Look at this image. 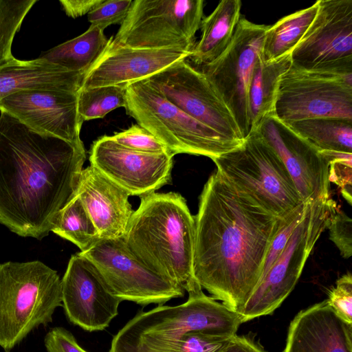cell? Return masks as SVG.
<instances>
[{
    "mask_svg": "<svg viewBox=\"0 0 352 352\" xmlns=\"http://www.w3.org/2000/svg\"><path fill=\"white\" fill-rule=\"evenodd\" d=\"M240 0L221 1L212 12L204 18L201 35L188 57L197 66L208 64L228 47L241 17Z\"/></svg>",
    "mask_w": 352,
    "mask_h": 352,
    "instance_id": "603a6c76",
    "label": "cell"
},
{
    "mask_svg": "<svg viewBox=\"0 0 352 352\" xmlns=\"http://www.w3.org/2000/svg\"><path fill=\"white\" fill-rule=\"evenodd\" d=\"M126 113L173 155H203L212 160L239 146L188 116L165 98L145 80L126 88Z\"/></svg>",
    "mask_w": 352,
    "mask_h": 352,
    "instance_id": "52a82bcc",
    "label": "cell"
},
{
    "mask_svg": "<svg viewBox=\"0 0 352 352\" xmlns=\"http://www.w3.org/2000/svg\"><path fill=\"white\" fill-rule=\"evenodd\" d=\"M268 27L241 16L226 50L212 62L196 67L228 107L244 139L250 130V82Z\"/></svg>",
    "mask_w": 352,
    "mask_h": 352,
    "instance_id": "30bf717a",
    "label": "cell"
},
{
    "mask_svg": "<svg viewBox=\"0 0 352 352\" xmlns=\"http://www.w3.org/2000/svg\"><path fill=\"white\" fill-rule=\"evenodd\" d=\"M126 88L111 85L81 88L78 93V113L82 122L104 118L126 105Z\"/></svg>",
    "mask_w": 352,
    "mask_h": 352,
    "instance_id": "f1b7e54d",
    "label": "cell"
},
{
    "mask_svg": "<svg viewBox=\"0 0 352 352\" xmlns=\"http://www.w3.org/2000/svg\"><path fill=\"white\" fill-rule=\"evenodd\" d=\"M83 143L37 132L0 114V223L23 237L47 236L76 195Z\"/></svg>",
    "mask_w": 352,
    "mask_h": 352,
    "instance_id": "7a4b0ae2",
    "label": "cell"
},
{
    "mask_svg": "<svg viewBox=\"0 0 352 352\" xmlns=\"http://www.w3.org/2000/svg\"><path fill=\"white\" fill-rule=\"evenodd\" d=\"M212 161L237 190L278 218L303 204L283 161L257 129Z\"/></svg>",
    "mask_w": 352,
    "mask_h": 352,
    "instance_id": "8992f818",
    "label": "cell"
},
{
    "mask_svg": "<svg viewBox=\"0 0 352 352\" xmlns=\"http://www.w3.org/2000/svg\"><path fill=\"white\" fill-rule=\"evenodd\" d=\"M37 0H0V66L14 57L12 45L23 21Z\"/></svg>",
    "mask_w": 352,
    "mask_h": 352,
    "instance_id": "f546056e",
    "label": "cell"
},
{
    "mask_svg": "<svg viewBox=\"0 0 352 352\" xmlns=\"http://www.w3.org/2000/svg\"><path fill=\"white\" fill-rule=\"evenodd\" d=\"M215 352H264L258 346L245 337L236 335L232 336L228 342Z\"/></svg>",
    "mask_w": 352,
    "mask_h": 352,
    "instance_id": "f35d334b",
    "label": "cell"
},
{
    "mask_svg": "<svg viewBox=\"0 0 352 352\" xmlns=\"http://www.w3.org/2000/svg\"><path fill=\"white\" fill-rule=\"evenodd\" d=\"M330 240L336 245L344 258L352 255V220L343 211L337 210L327 227Z\"/></svg>",
    "mask_w": 352,
    "mask_h": 352,
    "instance_id": "d590c367",
    "label": "cell"
},
{
    "mask_svg": "<svg viewBox=\"0 0 352 352\" xmlns=\"http://www.w3.org/2000/svg\"><path fill=\"white\" fill-rule=\"evenodd\" d=\"M257 130L283 161L303 203L330 197L329 162L321 151L275 113Z\"/></svg>",
    "mask_w": 352,
    "mask_h": 352,
    "instance_id": "2e32d148",
    "label": "cell"
},
{
    "mask_svg": "<svg viewBox=\"0 0 352 352\" xmlns=\"http://www.w3.org/2000/svg\"><path fill=\"white\" fill-rule=\"evenodd\" d=\"M133 0H102L88 14V21L104 30L108 26L122 23L127 16Z\"/></svg>",
    "mask_w": 352,
    "mask_h": 352,
    "instance_id": "836d02e7",
    "label": "cell"
},
{
    "mask_svg": "<svg viewBox=\"0 0 352 352\" xmlns=\"http://www.w3.org/2000/svg\"><path fill=\"white\" fill-rule=\"evenodd\" d=\"M195 234L185 199L154 192L140 197L122 238L148 269L190 294L202 289L193 274Z\"/></svg>",
    "mask_w": 352,
    "mask_h": 352,
    "instance_id": "3957f363",
    "label": "cell"
},
{
    "mask_svg": "<svg viewBox=\"0 0 352 352\" xmlns=\"http://www.w3.org/2000/svg\"><path fill=\"white\" fill-rule=\"evenodd\" d=\"M317 13L291 53V65L308 72L352 74V0H318Z\"/></svg>",
    "mask_w": 352,
    "mask_h": 352,
    "instance_id": "7c38bea8",
    "label": "cell"
},
{
    "mask_svg": "<svg viewBox=\"0 0 352 352\" xmlns=\"http://www.w3.org/2000/svg\"><path fill=\"white\" fill-rule=\"evenodd\" d=\"M78 253L93 263L109 292L121 302L161 305L184 295L182 287L156 274L138 260L122 238H100L89 249Z\"/></svg>",
    "mask_w": 352,
    "mask_h": 352,
    "instance_id": "4fadbf2b",
    "label": "cell"
},
{
    "mask_svg": "<svg viewBox=\"0 0 352 352\" xmlns=\"http://www.w3.org/2000/svg\"><path fill=\"white\" fill-rule=\"evenodd\" d=\"M204 8L203 0H134L110 45L192 52Z\"/></svg>",
    "mask_w": 352,
    "mask_h": 352,
    "instance_id": "9c48e42d",
    "label": "cell"
},
{
    "mask_svg": "<svg viewBox=\"0 0 352 352\" xmlns=\"http://www.w3.org/2000/svg\"><path fill=\"white\" fill-rule=\"evenodd\" d=\"M62 305L56 271L39 261L0 264V346L5 352L51 322Z\"/></svg>",
    "mask_w": 352,
    "mask_h": 352,
    "instance_id": "5b68a950",
    "label": "cell"
},
{
    "mask_svg": "<svg viewBox=\"0 0 352 352\" xmlns=\"http://www.w3.org/2000/svg\"><path fill=\"white\" fill-rule=\"evenodd\" d=\"M102 239L122 238L134 210L129 195L91 165L82 169L76 195Z\"/></svg>",
    "mask_w": 352,
    "mask_h": 352,
    "instance_id": "ffe728a7",
    "label": "cell"
},
{
    "mask_svg": "<svg viewBox=\"0 0 352 352\" xmlns=\"http://www.w3.org/2000/svg\"><path fill=\"white\" fill-rule=\"evenodd\" d=\"M177 48L142 49L109 44L85 75L81 88L117 85L126 87L186 60L191 54Z\"/></svg>",
    "mask_w": 352,
    "mask_h": 352,
    "instance_id": "d6986e66",
    "label": "cell"
},
{
    "mask_svg": "<svg viewBox=\"0 0 352 352\" xmlns=\"http://www.w3.org/2000/svg\"><path fill=\"white\" fill-rule=\"evenodd\" d=\"M44 343L47 352H87L71 332L60 327L51 329L45 335Z\"/></svg>",
    "mask_w": 352,
    "mask_h": 352,
    "instance_id": "8d00e7d4",
    "label": "cell"
},
{
    "mask_svg": "<svg viewBox=\"0 0 352 352\" xmlns=\"http://www.w3.org/2000/svg\"><path fill=\"white\" fill-rule=\"evenodd\" d=\"M231 338L192 332L182 340L164 343L138 352H215Z\"/></svg>",
    "mask_w": 352,
    "mask_h": 352,
    "instance_id": "4dcf8cb0",
    "label": "cell"
},
{
    "mask_svg": "<svg viewBox=\"0 0 352 352\" xmlns=\"http://www.w3.org/2000/svg\"><path fill=\"white\" fill-rule=\"evenodd\" d=\"M282 219L218 171L212 174L195 217L193 274L201 288L240 314L259 282Z\"/></svg>",
    "mask_w": 352,
    "mask_h": 352,
    "instance_id": "6da1fadb",
    "label": "cell"
},
{
    "mask_svg": "<svg viewBox=\"0 0 352 352\" xmlns=\"http://www.w3.org/2000/svg\"><path fill=\"white\" fill-rule=\"evenodd\" d=\"M85 76L40 57L30 60L14 58L0 66V100L23 90L78 93Z\"/></svg>",
    "mask_w": 352,
    "mask_h": 352,
    "instance_id": "7402d4cb",
    "label": "cell"
},
{
    "mask_svg": "<svg viewBox=\"0 0 352 352\" xmlns=\"http://www.w3.org/2000/svg\"><path fill=\"white\" fill-rule=\"evenodd\" d=\"M144 80L188 116L230 140L243 142L228 107L206 76L186 60Z\"/></svg>",
    "mask_w": 352,
    "mask_h": 352,
    "instance_id": "5bb4252c",
    "label": "cell"
},
{
    "mask_svg": "<svg viewBox=\"0 0 352 352\" xmlns=\"http://www.w3.org/2000/svg\"><path fill=\"white\" fill-rule=\"evenodd\" d=\"M320 151L352 153V121L325 118L288 124Z\"/></svg>",
    "mask_w": 352,
    "mask_h": 352,
    "instance_id": "4316f807",
    "label": "cell"
},
{
    "mask_svg": "<svg viewBox=\"0 0 352 352\" xmlns=\"http://www.w3.org/2000/svg\"><path fill=\"white\" fill-rule=\"evenodd\" d=\"M241 323L239 313L201 289L188 294L183 304L138 312L114 336L109 352H138L182 340L192 332L231 338Z\"/></svg>",
    "mask_w": 352,
    "mask_h": 352,
    "instance_id": "277c9868",
    "label": "cell"
},
{
    "mask_svg": "<svg viewBox=\"0 0 352 352\" xmlns=\"http://www.w3.org/2000/svg\"><path fill=\"white\" fill-rule=\"evenodd\" d=\"M326 300L328 306L344 322L352 324V276L344 274L336 281Z\"/></svg>",
    "mask_w": 352,
    "mask_h": 352,
    "instance_id": "e575fe53",
    "label": "cell"
},
{
    "mask_svg": "<svg viewBox=\"0 0 352 352\" xmlns=\"http://www.w3.org/2000/svg\"><path fill=\"white\" fill-rule=\"evenodd\" d=\"M290 66V55L266 62L262 52L259 54L249 91L250 131L257 129L264 118L275 113L280 78Z\"/></svg>",
    "mask_w": 352,
    "mask_h": 352,
    "instance_id": "d4e9b609",
    "label": "cell"
},
{
    "mask_svg": "<svg viewBox=\"0 0 352 352\" xmlns=\"http://www.w3.org/2000/svg\"><path fill=\"white\" fill-rule=\"evenodd\" d=\"M110 42L104 30L91 25L82 34L42 53L39 57L65 69L86 75Z\"/></svg>",
    "mask_w": 352,
    "mask_h": 352,
    "instance_id": "cb8c5ba5",
    "label": "cell"
},
{
    "mask_svg": "<svg viewBox=\"0 0 352 352\" xmlns=\"http://www.w3.org/2000/svg\"><path fill=\"white\" fill-rule=\"evenodd\" d=\"M102 0H60L59 2L68 16L78 18L89 14Z\"/></svg>",
    "mask_w": 352,
    "mask_h": 352,
    "instance_id": "74e56055",
    "label": "cell"
},
{
    "mask_svg": "<svg viewBox=\"0 0 352 352\" xmlns=\"http://www.w3.org/2000/svg\"><path fill=\"white\" fill-rule=\"evenodd\" d=\"M337 209L331 197L307 203L304 214L283 252L260 279L241 311L243 322L272 314L287 297Z\"/></svg>",
    "mask_w": 352,
    "mask_h": 352,
    "instance_id": "ba28073f",
    "label": "cell"
},
{
    "mask_svg": "<svg viewBox=\"0 0 352 352\" xmlns=\"http://www.w3.org/2000/svg\"><path fill=\"white\" fill-rule=\"evenodd\" d=\"M61 294L67 319L87 331L105 329L118 314L121 301L109 292L93 263L79 253L69 261Z\"/></svg>",
    "mask_w": 352,
    "mask_h": 352,
    "instance_id": "e0dca14e",
    "label": "cell"
},
{
    "mask_svg": "<svg viewBox=\"0 0 352 352\" xmlns=\"http://www.w3.org/2000/svg\"><path fill=\"white\" fill-rule=\"evenodd\" d=\"M52 232L75 244L80 252L87 250L100 239L89 214L76 195L60 211Z\"/></svg>",
    "mask_w": 352,
    "mask_h": 352,
    "instance_id": "83f0119b",
    "label": "cell"
},
{
    "mask_svg": "<svg viewBox=\"0 0 352 352\" xmlns=\"http://www.w3.org/2000/svg\"><path fill=\"white\" fill-rule=\"evenodd\" d=\"M174 156L170 152L133 151L104 135L92 144L89 161L90 165L130 196L141 197L169 182Z\"/></svg>",
    "mask_w": 352,
    "mask_h": 352,
    "instance_id": "9a60e30c",
    "label": "cell"
},
{
    "mask_svg": "<svg viewBox=\"0 0 352 352\" xmlns=\"http://www.w3.org/2000/svg\"><path fill=\"white\" fill-rule=\"evenodd\" d=\"M284 352H352V324L326 300L300 311L291 322Z\"/></svg>",
    "mask_w": 352,
    "mask_h": 352,
    "instance_id": "44dd1931",
    "label": "cell"
},
{
    "mask_svg": "<svg viewBox=\"0 0 352 352\" xmlns=\"http://www.w3.org/2000/svg\"><path fill=\"white\" fill-rule=\"evenodd\" d=\"M317 10L316 1L310 7L285 16L269 25L262 45L263 60L270 62L291 55L313 21Z\"/></svg>",
    "mask_w": 352,
    "mask_h": 352,
    "instance_id": "484cf974",
    "label": "cell"
},
{
    "mask_svg": "<svg viewBox=\"0 0 352 352\" xmlns=\"http://www.w3.org/2000/svg\"><path fill=\"white\" fill-rule=\"evenodd\" d=\"M110 138L118 144L138 152L147 153L170 152L161 141L138 124H133L127 129L111 135Z\"/></svg>",
    "mask_w": 352,
    "mask_h": 352,
    "instance_id": "1f68e13d",
    "label": "cell"
},
{
    "mask_svg": "<svg viewBox=\"0 0 352 352\" xmlns=\"http://www.w3.org/2000/svg\"><path fill=\"white\" fill-rule=\"evenodd\" d=\"M329 162V179L340 189L342 197L351 205L352 153L322 151Z\"/></svg>",
    "mask_w": 352,
    "mask_h": 352,
    "instance_id": "d6a6232c",
    "label": "cell"
},
{
    "mask_svg": "<svg viewBox=\"0 0 352 352\" xmlns=\"http://www.w3.org/2000/svg\"><path fill=\"white\" fill-rule=\"evenodd\" d=\"M5 111L32 129L72 143H82V121L78 113V93L23 90L0 100Z\"/></svg>",
    "mask_w": 352,
    "mask_h": 352,
    "instance_id": "ac0fdd59",
    "label": "cell"
},
{
    "mask_svg": "<svg viewBox=\"0 0 352 352\" xmlns=\"http://www.w3.org/2000/svg\"><path fill=\"white\" fill-rule=\"evenodd\" d=\"M275 115L287 124L325 118L352 121V74L317 73L291 65L280 78Z\"/></svg>",
    "mask_w": 352,
    "mask_h": 352,
    "instance_id": "8fae6325",
    "label": "cell"
}]
</instances>
